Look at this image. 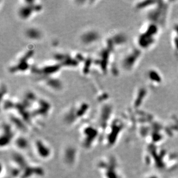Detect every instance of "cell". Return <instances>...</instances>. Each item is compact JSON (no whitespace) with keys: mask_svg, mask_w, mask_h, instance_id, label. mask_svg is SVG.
<instances>
[{"mask_svg":"<svg viewBox=\"0 0 178 178\" xmlns=\"http://www.w3.org/2000/svg\"><path fill=\"white\" fill-rule=\"evenodd\" d=\"M80 133L81 145L85 150L91 149L97 142L101 141L99 129L92 126L88 125V126L83 127Z\"/></svg>","mask_w":178,"mask_h":178,"instance_id":"2","label":"cell"},{"mask_svg":"<svg viewBox=\"0 0 178 178\" xmlns=\"http://www.w3.org/2000/svg\"><path fill=\"white\" fill-rule=\"evenodd\" d=\"M31 147L36 156L43 161L50 160L53 156L52 147L45 140L36 139L31 144Z\"/></svg>","mask_w":178,"mask_h":178,"instance_id":"3","label":"cell"},{"mask_svg":"<svg viewBox=\"0 0 178 178\" xmlns=\"http://www.w3.org/2000/svg\"><path fill=\"white\" fill-rule=\"evenodd\" d=\"M14 147L19 150V152H21V150L26 151L28 150L30 147V144H29L28 140L23 137H19L18 138H15L13 143Z\"/></svg>","mask_w":178,"mask_h":178,"instance_id":"6","label":"cell"},{"mask_svg":"<svg viewBox=\"0 0 178 178\" xmlns=\"http://www.w3.org/2000/svg\"><path fill=\"white\" fill-rule=\"evenodd\" d=\"M61 159L63 163L68 168L73 167L78 159L77 148L72 144H66L61 150Z\"/></svg>","mask_w":178,"mask_h":178,"instance_id":"4","label":"cell"},{"mask_svg":"<svg viewBox=\"0 0 178 178\" xmlns=\"http://www.w3.org/2000/svg\"><path fill=\"white\" fill-rule=\"evenodd\" d=\"M4 125V128H2L1 132V149H5L9 145L13 144L14 140L15 139L14 133L12 127L8 124Z\"/></svg>","mask_w":178,"mask_h":178,"instance_id":"5","label":"cell"},{"mask_svg":"<svg viewBox=\"0 0 178 178\" xmlns=\"http://www.w3.org/2000/svg\"><path fill=\"white\" fill-rule=\"evenodd\" d=\"M10 165L12 178H34L44 175L42 167L30 163L19 152L12 155Z\"/></svg>","mask_w":178,"mask_h":178,"instance_id":"1","label":"cell"}]
</instances>
